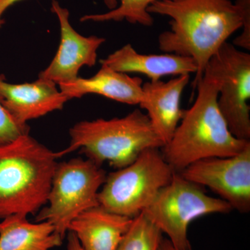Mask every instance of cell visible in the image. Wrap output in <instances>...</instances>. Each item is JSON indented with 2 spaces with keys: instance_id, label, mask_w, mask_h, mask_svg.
I'll return each instance as SVG.
<instances>
[{
  "instance_id": "cell-10",
  "label": "cell",
  "mask_w": 250,
  "mask_h": 250,
  "mask_svg": "<svg viewBox=\"0 0 250 250\" xmlns=\"http://www.w3.org/2000/svg\"><path fill=\"white\" fill-rule=\"evenodd\" d=\"M51 10L60 24V44L54 59L39 73V77L52 81L59 85L77 80L82 67H93L96 64L98 49L106 39L79 34L70 24L68 9L62 7L59 1L52 0Z\"/></svg>"
},
{
  "instance_id": "cell-7",
  "label": "cell",
  "mask_w": 250,
  "mask_h": 250,
  "mask_svg": "<svg viewBox=\"0 0 250 250\" xmlns=\"http://www.w3.org/2000/svg\"><path fill=\"white\" fill-rule=\"evenodd\" d=\"M233 210L221 198L207 195L202 186L175 172L170 183L163 188L154 201L143 211L179 250H191L188 229L193 220L213 213Z\"/></svg>"
},
{
  "instance_id": "cell-13",
  "label": "cell",
  "mask_w": 250,
  "mask_h": 250,
  "mask_svg": "<svg viewBox=\"0 0 250 250\" xmlns=\"http://www.w3.org/2000/svg\"><path fill=\"white\" fill-rule=\"evenodd\" d=\"M100 62L115 71L142 74L152 82L168 75L177 77L197 72L196 64L191 58L170 53L140 54L131 44L123 46Z\"/></svg>"
},
{
  "instance_id": "cell-4",
  "label": "cell",
  "mask_w": 250,
  "mask_h": 250,
  "mask_svg": "<svg viewBox=\"0 0 250 250\" xmlns=\"http://www.w3.org/2000/svg\"><path fill=\"white\" fill-rule=\"evenodd\" d=\"M69 133L70 146L58 152L59 158L80 149L87 159L100 166L107 162L118 170L134 162L146 149L164 146L147 115L139 109L123 118L80 122Z\"/></svg>"
},
{
  "instance_id": "cell-23",
  "label": "cell",
  "mask_w": 250,
  "mask_h": 250,
  "mask_svg": "<svg viewBox=\"0 0 250 250\" xmlns=\"http://www.w3.org/2000/svg\"><path fill=\"white\" fill-rule=\"evenodd\" d=\"M159 250H179L171 243L167 238H163L161 240Z\"/></svg>"
},
{
  "instance_id": "cell-21",
  "label": "cell",
  "mask_w": 250,
  "mask_h": 250,
  "mask_svg": "<svg viewBox=\"0 0 250 250\" xmlns=\"http://www.w3.org/2000/svg\"><path fill=\"white\" fill-rule=\"evenodd\" d=\"M21 1L22 0H0V29L5 23L4 19L3 18L5 12L13 5Z\"/></svg>"
},
{
  "instance_id": "cell-9",
  "label": "cell",
  "mask_w": 250,
  "mask_h": 250,
  "mask_svg": "<svg viewBox=\"0 0 250 250\" xmlns=\"http://www.w3.org/2000/svg\"><path fill=\"white\" fill-rule=\"evenodd\" d=\"M184 178L209 188L240 213L250 210V143L241 152L192 163L179 172Z\"/></svg>"
},
{
  "instance_id": "cell-19",
  "label": "cell",
  "mask_w": 250,
  "mask_h": 250,
  "mask_svg": "<svg viewBox=\"0 0 250 250\" xmlns=\"http://www.w3.org/2000/svg\"><path fill=\"white\" fill-rule=\"evenodd\" d=\"M28 125L17 123L3 106L0 100V146L14 141L22 135L29 134Z\"/></svg>"
},
{
  "instance_id": "cell-17",
  "label": "cell",
  "mask_w": 250,
  "mask_h": 250,
  "mask_svg": "<svg viewBox=\"0 0 250 250\" xmlns=\"http://www.w3.org/2000/svg\"><path fill=\"white\" fill-rule=\"evenodd\" d=\"M109 11L104 14L85 15L81 22L92 21L95 22H122L127 21L131 24H139L151 27L154 18L147 11L153 3L160 0H103Z\"/></svg>"
},
{
  "instance_id": "cell-18",
  "label": "cell",
  "mask_w": 250,
  "mask_h": 250,
  "mask_svg": "<svg viewBox=\"0 0 250 250\" xmlns=\"http://www.w3.org/2000/svg\"><path fill=\"white\" fill-rule=\"evenodd\" d=\"M163 238L160 229L142 212L133 218L116 250H159Z\"/></svg>"
},
{
  "instance_id": "cell-8",
  "label": "cell",
  "mask_w": 250,
  "mask_h": 250,
  "mask_svg": "<svg viewBox=\"0 0 250 250\" xmlns=\"http://www.w3.org/2000/svg\"><path fill=\"white\" fill-rule=\"evenodd\" d=\"M205 70L218 82V105L231 134L250 141V54L225 42Z\"/></svg>"
},
{
  "instance_id": "cell-16",
  "label": "cell",
  "mask_w": 250,
  "mask_h": 250,
  "mask_svg": "<svg viewBox=\"0 0 250 250\" xmlns=\"http://www.w3.org/2000/svg\"><path fill=\"white\" fill-rule=\"evenodd\" d=\"M16 214L0 223V250H50L62 246L63 238L49 222L29 223Z\"/></svg>"
},
{
  "instance_id": "cell-20",
  "label": "cell",
  "mask_w": 250,
  "mask_h": 250,
  "mask_svg": "<svg viewBox=\"0 0 250 250\" xmlns=\"http://www.w3.org/2000/svg\"><path fill=\"white\" fill-rule=\"evenodd\" d=\"M235 3L239 7L242 18L243 27L242 33L234 39L233 45L250 50V0H236Z\"/></svg>"
},
{
  "instance_id": "cell-15",
  "label": "cell",
  "mask_w": 250,
  "mask_h": 250,
  "mask_svg": "<svg viewBox=\"0 0 250 250\" xmlns=\"http://www.w3.org/2000/svg\"><path fill=\"white\" fill-rule=\"evenodd\" d=\"M133 218L97 206L80 213L69 226L83 250H116Z\"/></svg>"
},
{
  "instance_id": "cell-5",
  "label": "cell",
  "mask_w": 250,
  "mask_h": 250,
  "mask_svg": "<svg viewBox=\"0 0 250 250\" xmlns=\"http://www.w3.org/2000/svg\"><path fill=\"white\" fill-rule=\"evenodd\" d=\"M160 149H146L129 166L106 175L98 192L99 205L130 218L144 211L175 172Z\"/></svg>"
},
{
  "instance_id": "cell-2",
  "label": "cell",
  "mask_w": 250,
  "mask_h": 250,
  "mask_svg": "<svg viewBox=\"0 0 250 250\" xmlns=\"http://www.w3.org/2000/svg\"><path fill=\"white\" fill-rule=\"evenodd\" d=\"M196 100L185 110L172 139L162 149L163 156L175 172L192 163L213 157L239 154L250 141L235 137L218 105V82L205 70L196 87Z\"/></svg>"
},
{
  "instance_id": "cell-3",
  "label": "cell",
  "mask_w": 250,
  "mask_h": 250,
  "mask_svg": "<svg viewBox=\"0 0 250 250\" xmlns=\"http://www.w3.org/2000/svg\"><path fill=\"white\" fill-rule=\"evenodd\" d=\"M58 159L29 134L0 146V219L45 207Z\"/></svg>"
},
{
  "instance_id": "cell-11",
  "label": "cell",
  "mask_w": 250,
  "mask_h": 250,
  "mask_svg": "<svg viewBox=\"0 0 250 250\" xmlns=\"http://www.w3.org/2000/svg\"><path fill=\"white\" fill-rule=\"evenodd\" d=\"M52 81L39 77L31 83H11L0 75V100L21 125L63 108L69 99Z\"/></svg>"
},
{
  "instance_id": "cell-22",
  "label": "cell",
  "mask_w": 250,
  "mask_h": 250,
  "mask_svg": "<svg viewBox=\"0 0 250 250\" xmlns=\"http://www.w3.org/2000/svg\"><path fill=\"white\" fill-rule=\"evenodd\" d=\"M67 250H83L76 235L72 231H69L67 234Z\"/></svg>"
},
{
  "instance_id": "cell-6",
  "label": "cell",
  "mask_w": 250,
  "mask_h": 250,
  "mask_svg": "<svg viewBox=\"0 0 250 250\" xmlns=\"http://www.w3.org/2000/svg\"><path fill=\"white\" fill-rule=\"evenodd\" d=\"M106 178L102 166L89 159L58 162L47 204L39 210L36 222L52 224L64 239L74 219L99 206L98 192Z\"/></svg>"
},
{
  "instance_id": "cell-14",
  "label": "cell",
  "mask_w": 250,
  "mask_h": 250,
  "mask_svg": "<svg viewBox=\"0 0 250 250\" xmlns=\"http://www.w3.org/2000/svg\"><path fill=\"white\" fill-rule=\"evenodd\" d=\"M143 84V80L139 77H132L102 65L93 77H79L77 80L58 87L69 100L95 94L118 103L136 105L139 104L142 99Z\"/></svg>"
},
{
  "instance_id": "cell-1",
  "label": "cell",
  "mask_w": 250,
  "mask_h": 250,
  "mask_svg": "<svg viewBox=\"0 0 250 250\" xmlns=\"http://www.w3.org/2000/svg\"><path fill=\"white\" fill-rule=\"evenodd\" d=\"M147 11L170 18V29L158 37L159 47L165 53L194 61L197 66L194 90L210 59L243 27L239 7L231 0H160Z\"/></svg>"
},
{
  "instance_id": "cell-12",
  "label": "cell",
  "mask_w": 250,
  "mask_h": 250,
  "mask_svg": "<svg viewBox=\"0 0 250 250\" xmlns=\"http://www.w3.org/2000/svg\"><path fill=\"white\" fill-rule=\"evenodd\" d=\"M190 78V75H179L167 82L150 81L143 84L140 106L147 112L152 127L164 146L172 139L183 118L185 110L181 108V99Z\"/></svg>"
}]
</instances>
